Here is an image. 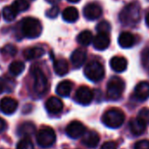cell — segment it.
<instances>
[{
  "instance_id": "obj_1",
  "label": "cell",
  "mask_w": 149,
  "mask_h": 149,
  "mask_svg": "<svg viewBox=\"0 0 149 149\" xmlns=\"http://www.w3.org/2000/svg\"><path fill=\"white\" fill-rule=\"evenodd\" d=\"M141 15V7L138 2H132L128 4L119 13V20L120 22L126 26H135L139 23Z\"/></svg>"
},
{
  "instance_id": "obj_2",
  "label": "cell",
  "mask_w": 149,
  "mask_h": 149,
  "mask_svg": "<svg viewBox=\"0 0 149 149\" xmlns=\"http://www.w3.org/2000/svg\"><path fill=\"white\" fill-rule=\"evenodd\" d=\"M21 33L29 39L38 38L42 33V26L39 19L32 17L25 18L21 21Z\"/></svg>"
},
{
  "instance_id": "obj_3",
  "label": "cell",
  "mask_w": 149,
  "mask_h": 149,
  "mask_svg": "<svg viewBox=\"0 0 149 149\" xmlns=\"http://www.w3.org/2000/svg\"><path fill=\"white\" fill-rule=\"evenodd\" d=\"M125 119V113L118 108H111L106 111L102 117V122L104 125L112 129L120 127L124 124Z\"/></svg>"
},
{
  "instance_id": "obj_4",
  "label": "cell",
  "mask_w": 149,
  "mask_h": 149,
  "mask_svg": "<svg viewBox=\"0 0 149 149\" xmlns=\"http://www.w3.org/2000/svg\"><path fill=\"white\" fill-rule=\"evenodd\" d=\"M125 90V83L118 77H113L107 84L106 95L110 100H118L122 97Z\"/></svg>"
},
{
  "instance_id": "obj_5",
  "label": "cell",
  "mask_w": 149,
  "mask_h": 149,
  "mask_svg": "<svg viewBox=\"0 0 149 149\" xmlns=\"http://www.w3.org/2000/svg\"><path fill=\"white\" fill-rule=\"evenodd\" d=\"M85 77L92 82L101 81L104 77V68L97 61H90L84 68Z\"/></svg>"
},
{
  "instance_id": "obj_6",
  "label": "cell",
  "mask_w": 149,
  "mask_h": 149,
  "mask_svg": "<svg viewBox=\"0 0 149 149\" xmlns=\"http://www.w3.org/2000/svg\"><path fill=\"white\" fill-rule=\"evenodd\" d=\"M32 76L33 77V90L39 95H43L47 91V79L43 71L39 67H33Z\"/></svg>"
},
{
  "instance_id": "obj_7",
  "label": "cell",
  "mask_w": 149,
  "mask_h": 149,
  "mask_svg": "<svg viewBox=\"0 0 149 149\" xmlns=\"http://www.w3.org/2000/svg\"><path fill=\"white\" fill-rule=\"evenodd\" d=\"M56 139V135L51 127H43L41 128L36 135V140L40 146L41 147H49L51 146Z\"/></svg>"
},
{
  "instance_id": "obj_8",
  "label": "cell",
  "mask_w": 149,
  "mask_h": 149,
  "mask_svg": "<svg viewBox=\"0 0 149 149\" xmlns=\"http://www.w3.org/2000/svg\"><path fill=\"white\" fill-rule=\"evenodd\" d=\"M86 132L84 125L77 120L70 122L66 127V133L71 139H78L83 136Z\"/></svg>"
},
{
  "instance_id": "obj_9",
  "label": "cell",
  "mask_w": 149,
  "mask_h": 149,
  "mask_svg": "<svg viewBox=\"0 0 149 149\" xmlns=\"http://www.w3.org/2000/svg\"><path fill=\"white\" fill-rule=\"evenodd\" d=\"M76 101L82 105H89L93 100V92L87 86H81L77 89L74 96Z\"/></svg>"
},
{
  "instance_id": "obj_10",
  "label": "cell",
  "mask_w": 149,
  "mask_h": 149,
  "mask_svg": "<svg viewBox=\"0 0 149 149\" xmlns=\"http://www.w3.org/2000/svg\"><path fill=\"white\" fill-rule=\"evenodd\" d=\"M18 101L13 97H6L0 100V111L6 115L13 114L18 109Z\"/></svg>"
},
{
  "instance_id": "obj_11",
  "label": "cell",
  "mask_w": 149,
  "mask_h": 149,
  "mask_svg": "<svg viewBox=\"0 0 149 149\" xmlns=\"http://www.w3.org/2000/svg\"><path fill=\"white\" fill-rule=\"evenodd\" d=\"M102 13L103 10L101 6L95 3L89 4L84 8V16L88 20H96L99 19L102 15Z\"/></svg>"
},
{
  "instance_id": "obj_12",
  "label": "cell",
  "mask_w": 149,
  "mask_h": 149,
  "mask_svg": "<svg viewBox=\"0 0 149 149\" xmlns=\"http://www.w3.org/2000/svg\"><path fill=\"white\" fill-rule=\"evenodd\" d=\"M45 107L49 113L57 114L63 110V103L60 98L52 97L47 100L45 104Z\"/></svg>"
},
{
  "instance_id": "obj_13",
  "label": "cell",
  "mask_w": 149,
  "mask_h": 149,
  "mask_svg": "<svg viewBox=\"0 0 149 149\" xmlns=\"http://www.w3.org/2000/svg\"><path fill=\"white\" fill-rule=\"evenodd\" d=\"M99 140H100V137L97 132L88 131V132H85V133L83 135L82 143L87 147L94 148L98 145Z\"/></svg>"
},
{
  "instance_id": "obj_14",
  "label": "cell",
  "mask_w": 149,
  "mask_h": 149,
  "mask_svg": "<svg viewBox=\"0 0 149 149\" xmlns=\"http://www.w3.org/2000/svg\"><path fill=\"white\" fill-rule=\"evenodd\" d=\"M86 57H87L86 51L83 48H77L72 53L70 56V60L73 66L77 68L84 65V63L86 61Z\"/></svg>"
},
{
  "instance_id": "obj_15",
  "label": "cell",
  "mask_w": 149,
  "mask_h": 149,
  "mask_svg": "<svg viewBox=\"0 0 149 149\" xmlns=\"http://www.w3.org/2000/svg\"><path fill=\"white\" fill-rule=\"evenodd\" d=\"M93 46L97 50L103 51L105 50L110 45V37L105 33H97L92 40Z\"/></svg>"
},
{
  "instance_id": "obj_16",
  "label": "cell",
  "mask_w": 149,
  "mask_h": 149,
  "mask_svg": "<svg viewBox=\"0 0 149 149\" xmlns=\"http://www.w3.org/2000/svg\"><path fill=\"white\" fill-rule=\"evenodd\" d=\"M134 96L139 101H145L149 97V83L140 82L134 90Z\"/></svg>"
},
{
  "instance_id": "obj_17",
  "label": "cell",
  "mask_w": 149,
  "mask_h": 149,
  "mask_svg": "<svg viewBox=\"0 0 149 149\" xmlns=\"http://www.w3.org/2000/svg\"><path fill=\"white\" fill-rule=\"evenodd\" d=\"M135 36L129 32H123L118 37V44L123 48H130L135 44Z\"/></svg>"
},
{
  "instance_id": "obj_18",
  "label": "cell",
  "mask_w": 149,
  "mask_h": 149,
  "mask_svg": "<svg viewBox=\"0 0 149 149\" xmlns=\"http://www.w3.org/2000/svg\"><path fill=\"white\" fill-rule=\"evenodd\" d=\"M110 66L116 72H123L127 68V60L122 56H114L110 61Z\"/></svg>"
},
{
  "instance_id": "obj_19",
  "label": "cell",
  "mask_w": 149,
  "mask_h": 149,
  "mask_svg": "<svg viewBox=\"0 0 149 149\" xmlns=\"http://www.w3.org/2000/svg\"><path fill=\"white\" fill-rule=\"evenodd\" d=\"M17 132H18L19 136H23L25 138H28V137H31L33 134H35L36 127L31 122H25L19 125Z\"/></svg>"
},
{
  "instance_id": "obj_20",
  "label": "cell",
  "mask_w": 149,
  "mask_h": 149,
  "mask_svg": "<svg viewBox=\"0 0 149 149\" xmlns=\"http://www.w3.org/2000/svg\"><path fill=\"white\" fill-rule=\"evenodd\" d=\"M79 18V13L76 7L69 6L62 12V19L68 23L76 22Z\"/></svg>"
},
{
  "instance_id": "obj_21",
  "label": "cell",
  "mask_w": 149,
  "mask_h": 149,
  "mask_svg": "<svg viewBox=\"0 0 149 149\" xmlns=\"http://www.w3.org/2000/svg\"><path fill=\"white\" fill-rule=\"evenodd\" d=\"M45 54V50L40 47H33L26 48L23 52V55L26 60H34L41 57Z\"/></svg>"
},
{
  "instance_id": "obj_22",
  "label": "cell",
  "mask_w": 149,
  "mask_h": 149,
  "mask_svg": "<svg viewBox=\"0 0 149 149\" xmlns=\"http://www.w3.org/2000/svg\"><path fill=\"white\" fill-rule=\"evenodd\" d=\"M54 69L56 74L63 77L68 72V63L65 59H58L54 61Z\"/></svg>"
},
{
  "instance_id": "obj_23",
  "label": "cell",
  "mask_w": 149,
  "mask_h": 149,
  "mask_svg": "<svg viewBox=\"0 0 149 149\" xmlns=\"http://www.w3.org/2000/svg\"><path fill=\"white\" fill-rule=\"evenodd\" d=\"M72 88H73V84L68 80H65V81L61 82L57 85L56 92L59 96L66 97L69 96V94L72 91Z\"/></svg>"
},
{
  "instance_id": "obj_24",
  "label": "cell",
  "mask_w": 149,
  "mask_h": 149,
  "mask_svg": "<svg viewBox=\"0 0 149 149\" xmlns=\"http://www.w3.org/2000/svg\"><path fill=\"white\" fill-rule=\"evenodd\" d=\"M146 125H143L137 118H132L130 123H129V128H130V131L131 132L135 135V136H139L141 135L145 130H146Z\"/></svg>"
},
{
  "instance_id": "obj_25",
  "label": "cell",
  "mask_w": 149,
  "mask_h": 149,
  "mask_svg": "<svg viewBox=\"0 0 149 149\" xmlns=\"http://www.w3.org/2000/svg\"><path fill=\"white\" fill-rule=\"evenodd\" d=\"M93 40V35L92 33L89 30L83 31L79 33L77 36V41L82 46H89Z\"/></svg>"
},
{
  "instance_id": "obj_26",
  "label": "cell",
  "mask_w": 149,
  "mask_h": 149,
  "mask_svg": "<svg viewBox=\"0 0 149 149\" xmlns=\"http://www.w3.org/2000/svg\"><path fill=\"white\" fill-rule=\"evenodd\" d=\"M14 86H15V83L10 77H3L1 79H0V88H1L2 93L4 91L12 92L14 89Z\"/></svg>"
},
{
  "instance_id": "obj_27",
  "label": "cell",
  "mask_w": 149,
  "mask_h": 149,
  "mask_svg": "<svg viewBox=\"0 0 149 149\" xmlns=\"http://www.w3.org/2000/svg\"><path fill=\"white\" fill-rule=\"evenodd\" d=\"M25 69V64L20 61H13L9 67V71L13 76H19V74L24 71Z\"/></svg>"
},
{
  "instance_id": "obj_28",
  "label": "cell",
  "mask_w": 149,
  "mask_h": 149,
  "mask_svg": "<svg viewBox=\"0 0 149 149\" xmlns=\"http://www.w3.org/2000/svg\"><path fill=\"white\" fill-rule=\"evenodd\" d=\"M12 6L16 11L17 13H23L28 10V8L30 7V5L27 2V0H15L13 3Z\"/></svg>"
},
{
  "instance_id": "obj_29",
  "label": "cell",
  "mask_w": 149,
  "mask_h": 149,
  "mask_svg": "<svg viewBox=\"0 0 149 149\" xmlns=\"http://www.w3.org/2000/svg\"><path fill=\"white\" fill-rule=\"evenodd\" d=\"M2 13H3V18H4L5 20L7 21V22H12V21H13V20L16 19L17 15H18V13H17L16 11L13 8L12 6H6V7H4Z\"/></svg>"
},
{
  "instance_id": "obj_30",
  "label": "cell",
  "mask_w": 149,
  "mask_h": 149,
  "mask_svg": "<svg viewBox=\"0 0 149 149\" xmlns=\"http://www.w3.org/2000/svg\"><path fill=\"white\" fill-rule=\"evenodd\" d=\"M0 52H1V54L6 57H13V56L16 55L18 50H17V47L14 45L7 44V45H6L5 47H3L1 49H0Z\"/></svg>"
},
{
  "instance_id": "obj_31",
  "label": "cell",
  "mask_w": 149,
  "mask_h": 149,
  "mask_svg": "<svg viewBox=\"0 0 149 149\" xmlns=\"http://www.w3.org/2000/svg\"><path fill=\"white\" fill-rule=\"evenodd\" d=\"M137 118L143 124L145 125L146 126L149 125V109L148 108H142L139 114H138V117Z\"/></svg>"
},
{
  "instance_id": "obj_32",
  "label": "cell",
  "mask_w": 149,
  "mask_h": 149,
  "mask_svg": "<svg viewBox=\"0 0 149 149\" xmlns=\"http://www.w3.org/2000/svg\"><path fill=\"white\" fill-rule=\"evenodd\" d=\"M111 24L108 21H105V20L101 21L97 26V31L98 32V33H105V34H108L111 32Z\"/></svg>"
},
{
  "instance_id": "obj_33",
  "label": "cell",
  "mask_w": 149,
  "mask_h": 149,
  "mask_svg": "<svg viewBox=\"0 0 149 149\" xmlns=\"http://www.w3.org/2000/svg\"><path fill=\"white\" fill-rule=\"evenodd\" d=\"M141 62L144 68L149 74V47H146L143 50L141 54Z\"/></svg>"
},
{
  "instance_id": "obj_34",
  "label": "cell",
  "mask_w": 149,
  "mask_h": 149,
  "mask_svg": "<svg viewBox=\"0 0 149 149\" xmlns=\"http://www.w3.org/2000/svg\"><path fill=\"white\" fill-rule=\"evenodd\" d=\"M17 149H34V148L31 139L29 138H24L18 143Z\"/></svg>"
},
{
  "instance_id": "obj_35",
  "label": "cell",
  "mask_w": 149,
  "mask_h": 149,
  "mask_svg": "<svg viewBox=\"0 0 149 149\" xmlns=\"http://www.w3.org/2000/svg\"><path fill=\"white\" fill-rule=\"evenodd\" d=\"M59 13H60V8L57 6H54L47 11L46 16L48 19H55L59 15Z\"/></svg>"
},
{
  "instance_id": "obj_36",
  "label": "cell",
  "mask_w": 149,
  "mask_h": 149,
  "mask_svg": "<svg viewBox=\"0 0 149 149\" xmlns=\"http://www.w3.org/2000/svg\"><path fill=\"white\" fill-rule=\"evenodd\" d=\"M134 149H149V140L142 139L134 145Z\"/></svg>"
},
{
  "instance_id": "obj_37",
  "label": "cell",
  "mask_w": 149,
  "mask_h": 149,
  "mask_svg": "<svg viewBox=\"0 0 149 149\" xmlns=\"http://www.w3.org/2000/svg\"><path fill=\"white\" fill-rule=\"evenodd\" d=\"M100 149H117V144L113 141H107L102 145Z\"/></svg>"
},
{
  "instance_id": "obj_38",
  "label": "cell",
  "mask_w": 149,
  "mask_h": 149,
  "mask_svg": "<svg viewBox=\"0 0 149 149\" xmlns=\"http://www.w3.org/2000/svg\"><path fill=\"white\" fill-rule=\"evenodd\" d=\"M6 129V122L3 118H0V132L5 131Z\"/></svg>"
},
{
  "instance_id": "obj_39",
  "label": "cell",
  "mask_w": 149,
  "mask_h": 149,
  "mask_svg": "<svg viewBox=\"0 0 149 149\" xmlns=\"http://www.w3.org/2000/svg\"><path fill=\"white\" fill-rule=\"evenodd\" d=\"M46 1L49 4H52V5H55L57 4L59 1H61V0H46Z\"/></svg>"
},
{
  "instance_id": "obj_40",
  "label": "cell",
  "mask_w": 149,
  "mask_h": 149,
  "mask_svg": "<svg viewBox=\"0 0 149 149\" xmlns=\"http://www.w3.org/2000/svg\"><path fill=\"white\" fill-rule=\"evenodd\" d=\"M146 26L149 27V12L146 13Z\"/></svg>"
},
{
  "instance_id": "obj_41",
  "label": "cell",
  "mask_w": 149,
  "mask_h": 149,
  "mask_svg": "<svg viewBox=\"0 0 149 149\" xmlns=\"http://www.w3.org/2000/svg\"><path fill=\"white\" fill-rule=\"evenodd\" d=\"M68 2H70V3H78L80 0H68Z\"/></svg>"
},
{
  "instance_id": "obj_42",
  "label": "cell",
  "mask_w": 149,
  "mask_h": 149,
  "mask_svg": "<svg viewBox=\"0 0 149 149\" xmlns=\"http://www.w3.org/2000/svg\"><path fill=\"white\" fill-rule=\"evenodd\" d=\"M0 93H2V91H1V88H0Z\"/></svg>"
},
{
  "instance_id": "obj_43",
  "label": "cell",
  "mask_w": 149,
  "mask_h": 149,
  "mask_svg": "<svg viewBox=\"0 0 149 149\" xmlns=\"http://www.w3.org/2000/svg\"><path fill=\"white\" fill-rule=\"evenodd\" d=\"M30 1H34V0H30Z\"/></svg>"
}]
</instances>
